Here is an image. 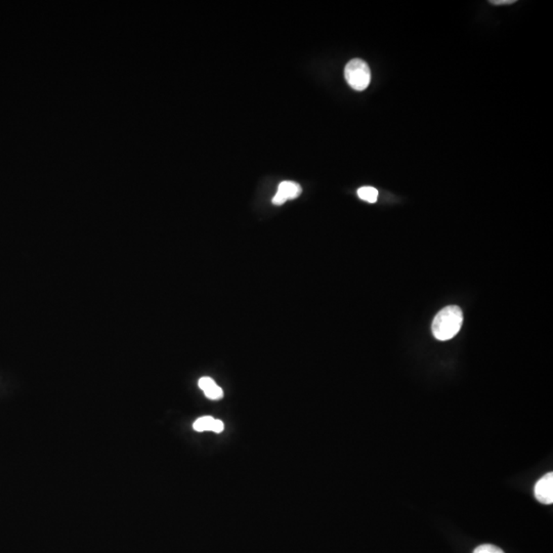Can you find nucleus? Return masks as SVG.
I'll use <instances>...</instances> for the list:
<instances>
[{"label":"nucleus","mask_w":553,"mask_h":553,"mask_svg":"<svg viewBox=\"0 0 553 553\" xmlns=\"http://www.w3.org/2000/svg\"><path fill=\"white\" fill-rule=\"evenodd\" d=\"M514 2H515V0H492L490 3L493 4V6H504V4H513Z\"/></svg>","instance_id":"obj_9"},{"label":"nucleus","mask_w":553,"mask_h":553,"mask_svg":"<svg viewBox=\"0 0 553 553\" xmlns=\"http://www.w3.org/2000/svg\"><path fill=\"white\" fill-rule=\"evenodd\" d=\"M193 427L197 431H213L220 434L224 431V427L222 421L217 420L211 416H205L197 419L194 423Z\"/></svg>","instance_id":"obj_5"},{"label":"nucleus","mask_w":553,"mask_h":553,"mask_svg":"<svg viewBox=\"0 0 553 553\" xmlns=\"http://www.w3.org/2000/svg\"><path fill=\"white\" fill-rule=\"evenodd\" d=\"M302 192V187L295 181H283L279 185L278 192L273 198V204L283 205L287 200L297 198Z\"/></svg>","instance_id":"obj_4"},{"label":"nucleus","mask_w":553,"mask_h":553,"mask_svg":"<svg viewBox=\"0 0 553 553\" xmlns=\"http://www.w3.org/2000/svg\"><path fill=\"white\" fill-rule=\"evenodd\" d=\"M536 499L543 504L550 505L553 503V474L544 475L535 485Z\"/></svg>","instance_id":"obj_3"},{"label":"nucleus","mask_w":553,"mask_h":553,"mask_svg":"<svg viewBox=\"0 0 553 553\" xmlns=\"http://www.w3.org/2000/svg\"><path fill=\"white\" fill-rule=\"evenodd\" d=\"M463 314L459 306H450L438 313L433 322V333L440 341L453 338L461 329Z\"/></svg>","instance_id":"obj_1"},{"label":"nucleus","mask_w":553,"mask_h":553,"mask_svg":"<svg viewBox=\"0 0 553 553\" xmlns=\"http://www.w3.org/2000/svg\"><path fill=\"white\" fill-rule=\"evenodd\" d=\"M474 553H504V552L492 544H484L475 548Z\"/></svg>","instance_id":"obj_8"},{"label":"nucleus","mask_w":553,"mask_h":553,"mask_svg":"<svg viewBox=\"0 0 553 553\" xmlns=\"http://www.w3.org/2000/svg\"><path fill=\"white\" fill-rule=\"evenodd\" d=\"M345 77L352 88L362 92L370 84V68L365 60L360 59L349 60L345 66Z\"/></svg>","instance_id":"obj_2"},{"label":"nucleus","mask_w":553,"mask_h":553,"mask_svg":"<svg viewBox=\"0 0 553 553\" xmlns=\"http://www.w3.org/2000/svg\"><path fill=\"white\" fill-rule=\"evenodd\" d=\"M199 388L204 392L208 399H222L224 393L222 388L215 383V380L211 377H202L199 380Z\"/></svg>","instance_id":"obj_6"},{"label":"nucleus","mask_w":553,"mask_h":553,"mask_svg":"<svg viewBox=\"0 0 553 553\" xmlns=\"http://www.w3.org/2000/svg\"><path fill=\"white\" fill-rule=\"evenodd\" d=\"M358 196L369 203H375L378 199V191L375 188L363 187L358 190Z\"/></svg>","instance_id":"obj_7"}]
</instances>
